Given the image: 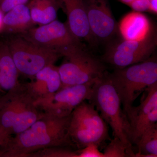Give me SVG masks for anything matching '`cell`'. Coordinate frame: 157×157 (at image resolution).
I'll list each match as a JSON object with an SVG mask.
<instances>
[{
    "instance_id": "6da1fadb",
    "label": "cell",
    "mask_w": 157,
    "mask_h": 157,
    "mask_svg": "<svg viewBox=\"0 0 157 157\" xmlns=\"http://www.w3.org/2000/svg\"><path fill=\"white\" fill-rule=\"evenodd\" d=\"M70 115L58 117L44 113L28 128L10 136L0 147V157H27L48 147L74 146L68 135Z\"/></svg>"
},
{
    "instance_id": "7a4b0ae2",
    "label": "cell",
    "mask_w": 157,
    "mask_h": 157,
    "mask_svg": "<svg viewBox=\"0 0 157 157\" xmlns=\"http://www.w3.org/2000/svg\"><path fill=\"white\" fill-rule=\"evenodd\" d=\"M26 83H20L0 98V126L10 136L28 128L44 113L35 105Z\"/></svg>"
},
{
    "instance_id": "3957f363",
    "label": "cell",
    "mask_w": 157,
    "mask_h": 157,
    "mask_svg": "<svg viewBox=\"0 0 157 157\" xmlns=\"http://www.w3.org/2000/svg\"><path fill=\"white\" fill-rule=\"evenodd\" d=\"M90 101L101 113V116L109 124L113 137H117L132 149L129 139V126L120 98L113 82L110 74L106 72L98 78L93 86Z\"/></svg>"
},
{
    "instance_id": "277c9868",
    "label": "cell",
    "mask_w": 157,
    "mask_h": 157,
    "mask_svg": "<svg viewBox=\"0 0 157 157\" xmlns=\"http://www.w3.org/2000/svg\"><path fill=\"white\" fill-rule=\"evenodd\" d=\"M120 98L124 113L143 92L157 82L155 57L121 69L109 73Z\"/></svg>"
},
{
    "instance_id": "5b68a950",
    "label": "cell",
    "mask_w": 157,
    "mask_h": 157,
    "mask_svg": "<svg viewBox=\"0 0 157 157\" xmlns=\"http://www.w3.org/2000/svg\"><path fill=\"white\" fill-rule=\"evenodd\" d=\"M68 132L74 146L79 149L91 144L99 147L109 138L106 122L94 105L85 101L71 113Z\"/></svg>"
},
{
    "instance_id": "8992f818",
    "label": "cell",
    "mask_w": 157,
    "mask_h": 157,
    "mask_svg": "<svg viewBox=\"0 0 157 157\" xmlns=\"http://www.w3.org/2000/svg\"><path fill=\"white\" fill-rule=\"evenodd\" d=\"M58 67L62 88L96 81L107 72L103 62L87 52L82 45L70 48L62 55Z\"/></svg>"
},
{
    "instance_id": "52a82bcc",
    "label": "cell",
    "mask_w": 157,
    "mask_h": 157,
    "mask_svg": "<svg viewBox=\"0 0 157 157\" xmlns=\"http://www.w3.org/2000/svg\"><path fill=\"white\" fill-rule=\"evenodd\" d=\"M6 42L20 75L31 79L61 57L55 51L34 44L20 35L10 37Z\"/></svg>"
},
{
    "instance_id": "ba28073f",
    "label": "cell",
    "mask_w": 157,
    "mask_h": 157,
    "mask_svg": "<svg viewBox=\"0 0 157 157\" xmlns=\"http://www.w3.org/2000/svg\"><path fill=\"white\" fill-rule=\"evenodd\" d=\"M96 81L61 88L50 95L36 100L35 105L45 114L66 117L82 102L90 101Z\"/></svg>"
},
{
    "instance_id": "9c48e42d",
    "label": "cell",
    "mask_w": 157,
    "mask_h": 157,
    "mask_svg": "<svg viewBox=\"0 0 157 157\" xmlns=\"http://www.w3.org/2000/svg\"><path fill=\"white\" fill-rule=\"evenodd\" d=\"M18 35L41 47L55 51L61 57L65 51L82 45L70 30L67 22L57 19L38 27H34Z\"/></svg>"
},
{
    "instance_id": "30bf717a",
    "label": "cell",
    "mask_w": 157,
    "mask_h": 157,
    "mask_svg": "<svg viewBox=\"0 0 157 157\" xmlns=\"http://www.w3.org/2000/svg\"><path fill=\"white\" fill-rule=\"evenodd\" d=\"M156 45V38L153 34L142 41L124 39L109 45L103 59L116 69L126 67L148 59Z\"/></svg>"
},
{
    "instance_id": "8fae6325",
    "label": "cell",
    "mask_w": 157,
    "mask_h": 157,
    "mask_svg": "<svg viewBox=\"0 0 157 157\" xmlns=\"http://www.w3.org/2000/svg\"><path fill=\"white\" fill-rule=\"evenodd\" d=\"M145 97L137 107L132 106L125 112L129 126V139L137 143L143 132L157 121V82L145 91Z\"/></svg>"
},
{
    "instance_id": "7c38bea8",
    "label": "cell",
    "mask_w": 157,
    "mask_h": 157,
    "mask_svg": "<svg viewBox=\"0 0 157 157\" xmlns=\"http://www.w3.org/2000/svg\"><path fill=\"white\" fill-rule=\"evenodd\" d=\"M90 30L95 40L109 41L117 29L108 0H83Z\"/></svg>"
},
{
    "instance_id": "4fadbf2b",
    "label": "cell",
    "mask_w": 157,
    "mask_h": 157,
    "mask_svg": "<svg viewBox=\"0 0 157 157\" xmlns=\"http://www.w3.org/2000/svg\"><path fill=\"white\" fill-rule=\"evenodd\" d=\"M67 18V21L73 35L80 41L94 43L95 40L92 35L88 21L83 0H57Z\"/></svg>"
},
{
    "instance_id": "5bb4252c",
    "label": "cell",
    "mask_w": 157,
    "mask_h": 157,
    "mask_svg": "<svg viewBox=\"0 0 157 157\" xmlns=\"http://www.w3.org/2000/svg\"><path fill=\"white\" fill-rule=\"evenodd\" d=\"M26 84L36 101L52 94L62 86L58 67L54 64L45 67Z\"/></svg>"
},
{
    "instance_id": "9a60e30c",
    "label": "cell",
    "mask_w": 157,
    "mask_h": 157,
    "mask_svg": "<svg viewBox=\"0 0 157 157\" xmlns=\"http://www.w3.org/2000/svg\"><path fill=\"white\" fill-rule=\"evenodd\" d=\"M118 28L124 40L142 41L153 35L149 20L138 11H134L124 16Z\"/></svg>"
},
{
    "instance_id": "2e32d148",
    "label": "cell",
    "mask_w": 157,
    "mask_h": 157,
    "mask_svg": "<svg viewBox=\"0 0 157 157\" xmlns=\"http://www.w3.org/2000/svg\"><path fill=\"white\" fill-rule=\"evenodd\" d=\"M35 25L28 4L20 5L5 13L3 33L20 35L34 27Z\"/></svg>"
},
{
    "instance_id": "e0dca14e",
    "label": "cell",
    "mask_w": 157,
    "mask_h": 157,
    "mask_svg": "<svg viewBox=\"0 0 157 157\" xmlns=\"http://www.w3.org/2000/svg\"><path fill=\"white\" fill-rule=\"evenodd\" d=\"M19 75L6 41H0V93L6 94L19 84Z\"/></svg>"
},
{
    "instance_id": "ac0fdd59",
    "label": "cell",
    "mask_w": 157,
    "mask_h": 157,
    "mask_svg": "<svg viewBox=\"0 0 157 157\" xmlns=\"http://www.w3.org/2000/svg\"><path fill=\"white\" fill-rule=\"evenodd\" d=\"M35 24H46L56 19L60 9L57 0H31L28 4Z\"/></svg>"
},
{
    "instance_id": "d6986e66",
    "label": "cell",
    "mask_w": 157,
    "mask_h": 157,
    "mask_svg": "<svg viewBox=\"0 0 157 157\" xmlns=\"http://www.w3.org/2000/svg\"><path fill=\"white\" fill-rule=\"evenodd\" d=\"M135 144L138 148L135 157H157V124L147 129Z\"/></svg>"
},
{
    "instance_id": "ffe728a7",
    "label": "cell",
    "mask_w": 157,
    "mask_h": 157,
    "mask_svg": "<svg viewBox=\"0 0 157 157\" xmlns=\"http://www.w3.org/2000/svg\"><path fill=\"white\" fill-rule=\"evenodd\" d=\"M104 157H135L132 149L117 137H113L104 150Z\"/></svg>"
},
{
    "instance_id": "44dd1931",
    "label": "cell",
    "mask_w": 157,
    "mask_h": 157,
    "mask_svg": "<svg viewBox=\"0 0 157 157\" xmlns=\"http://www.w3.org/2000/svg\"><path fill=\"white\" fill-rule=\"evenodd\" d=\"M68 147H53L39 150L29 155L27 157H78L76 151Z\"/></svg>"
},
{
    "instance_id": "7402d4cb",
    "label": "cell",
    "mask_w": 157,
    "mask_h": 157,
    "mask_svg": "<svg viewBox=\"0 0 157 157\" xmlns=\"http://www.w3.org/2000/svg\"><path fill=\"white\" fill-rule=\"evenodd\" d=\"M99 147L94 144H90L77 151L78 157H104L103 153L99 150Z\"/></svg>"
},
{
    "instance_id": "603a6c76",
    "label": "cell",
    "mask_w": 157,
    "mask_h": 157,
    "mask_svg": "<svg viewBox=\"0 0 157 157\" xmlns=\"http://www.w3.org/2000/svg\"><path fill=\"white\" fill-rule=\"evenodd\" d=\"M30 0H0V9L4 14L18 6L27 5Z\"/></svg>"
},
{
    "instance_id": "cb8c5ba5",
    "label": "cell",
    "mask_w": 157,
    "mask_h": 157,
    "mask_svg": "<svg viewBox=\"0 0 157 157\" xmlns=\"http://www.w3.org/2000/svg\"><path fill=\"white\" fill-rule=\"evenodd\" d=\"M149 0H133L130 6L134 11L138 12L149 11Z\"/></svg>"
},
{
    "instance_id": "d4e9b609",
    "label": "cell",
    "mask_w": 157,
    "mask_h": 157,
    "mask_svg": "<svg viewBox=\"0 0 157 157\" xmlns=\"http://www.w3.org/2000/svg\"><path fill=\"white\" fill-rule=\"evenodd\" d=\"M4 129L0 126V147L2 146L7 142L10 137Z\"/></svg>"
},
{
    "instance_id": "484cf974",
    "label": "cell",
    "mask_w": 157,
    "mask_h": 157,
    "mask_svg": "<svg viewBox=\"0 0 157 157\" xmlns=\"http://www.w3.org/2000/svg\"><path fill=\"white\" fill-rule=\"evenodd\" d=\"M149 11L155 14L157 13V0H149Z\"/></svg>"
},
{
    "instance_id": "4316f807",
    "label": "cell",
    "mask_w": 157,
    "mask_h": 157,
    "mask_svg": "<svg viewBox=\"0 0 157 157\" xmlns=\"http://www.w3.org/2000/svg\"><path fill=\"white\" fill-rule=\"evenodd\" d=\"M5 14L0 9V33H3V18Z\"/></svg>"
},
{
    "instance_id": "83f0119b",
    "label": "cell",
    "mask_w": 157,
    "mask_h": 157,
    "mask_svg": "<svg viewBox=\"0 0 157 157\" xmlns=\"http://www.w3.org/2000/svg\"><path fill=\"white\" fill-rule=\"evenodd\" d=\"M121 2L123 3L125 5L130 6V4L133 2V0H119Z\"/></svg>"
}]
</instances>
